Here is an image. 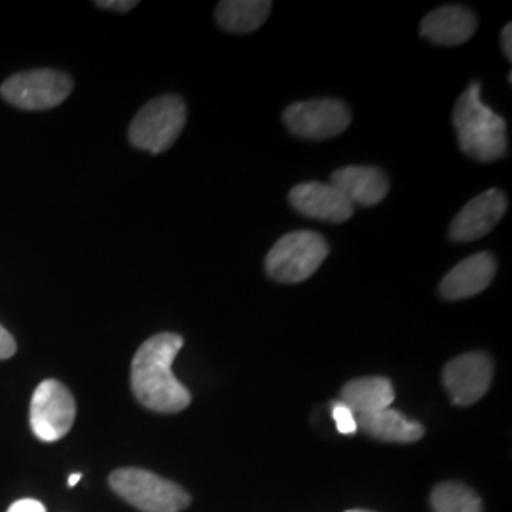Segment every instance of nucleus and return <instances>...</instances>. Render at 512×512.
<instances>
[{"instance_id":"nucleus-15","label":"nucleus","mask_w":512,"mask_h":512,"mask_svg":"<svg viewBox=\"0 0 512 512\" xmlns=\"http://www.w3.org/2000/svg\"><path fill=\"white\" fill-rule=\"evenodd\" d=\"M357 427L372 439L399 444L416 442L425 435V429L420 421L410 420L393 408L357 416Z\"/></svg>"},{"instance_id":"nucleus-14","label":"nucleus","mask_w":512,"mask_h":512,"mask_svg":"<svg viewBox=\"0 0 512 512\" xmlns=\"http://www.w3.org/2000/svg\"><path fill=\"white\" fill-rule=\"evenodd\" d=\"M478 21L465 6H440L421 21V37L439 46H458L475 35Z\"/></svg>"},{"instance_id":"nucleus-8","label":"nucleus","mask_w":512,"mask_h":512,"mask_svg":"<svg viewBox=\"0 0 512 512\" xmlns=\"http://www.w3.org/2000/svg\"><path fill=\"white\" fill-rule=\"evenodd\" d=\"M283 120L294 135L308 141H325L348 129L351 112L344 101L313 99L287 107Z\"/></svg>"},{"instance_id":"nucleus-6","label":"nucleus","mask_w":512,"mask_h":512,"mask_svg":"<svg viewBox=\"0 0 512 512\" xmlns=\"http://www.w3.org/2000/svg\"><path fill=\"white\" fill-rule=\"evenodd\" d=\"M73 78L54 69L14 74L0 86L6 103L23 110H48L61 105L73 92Z\"/></svg>"},{"instance_id":"nucleus-21","label":"nucleus","mask_w":512,"mask_h":512,"mask_svg":"<svg viewBox=\"0 0 512 512\" xmlns=\"http://www.w3.org/2000/svg\"><path fill=\"white\" fill-rule=\"evenodd\" d=\"M97 8H103V10H116V12H129L137 6L135 0H105V2H95Z\"/></svg>"},{"instance_id":"nucleus-12","label":"nucleus","mask_w":512,"mask_h":512,"mask_svg":"<svg viewBox=\"0 0 512 512\" xmlns=\"http://www.w3.org/2000/svg\"><path fill=\"white\" fill-rule=\"evenodd\" d=\"M497 262L490 253H476L454 266L440 281L439 293L444 300H465L486 291L494 281Z\"/></svg>"},{"instance_id":"nucleus-18","label":"nucleus","mask_w":512,"mask_h":512,"mask_svg":"<svg viewBox=\"0 0 512 512\" xmlns=\"http://www.w3.org/2000/svg\"><path fill=\"white\" fill-rule=\"evenodd\" d=\"M431 505L435 512H484L480 497L459 482L439 484L431 494Z\"/></svg>"},{"instance_id":"nucleus-23","label":"nucleus","mask_w":512,"mask_h":512,"mask_svg":"<svg viewBox=\"0 0 512 512\" xmlns=\"http://www.w3.org/2000/svg\"><path fill=\"white\" fill-rule=\"evenodd\" d=\"M511 25H505L503 33H501V48H503V54L511 61L512 59V48H511Z\"/></svg>"},{"instance_id":"nucleus-20","label":"nucleus","mask_w":512,"mask_h":512,"mask_svg":"<svg viewBox=\"0 0 512 512\" xmlns=\"http://www.w3.org/2000/svg\"><path fill=\"white\" fill-rule=\"evenodd\" d=\"M16 351H18V344H16L14 336L0 325V361L14 357Z\"/></svg>"},{"instance_id":"nucleus-19","label":"nucleus","mask_w":512,"mask_h":512,"mask_svg":"<svg viewBox=\"0 0 512 512\" xmlns=\"http://www.w3.org/2000/svg\"><path fill=\"white\" fill-rule=\"evenodd\" d=\"M332 420H334L336 429L342 435H355L359 431L357 416L342 401L340 403H332Z\"/></svg>"},{"instance_id":"nucleus-22","label":"nucleus","mask_w":512,"mask_h":512,"mask_svg":"<svg viewBox=\"0 0 512 512\" xmlns=\"http://www.w3.org/2000/svg\"><path fill=\"white\" fill-rule=\"evenodd\" d=\"M8 512H46V507L37 499H19L10 505Z\"/></svg>"},{"instance_id":"nucleus-25","label":"nucleus","mask_w":512,"mask_h":512,"mask_svg":"<svg viewBox=\"0 0 512 512\" xmlns=\"http://www.w3.org/2000/svg\"><path fill=\"white\" fill-rule=\"evenodd\" d=\"M346 512H372V511H363V509H353V511H346Z\"/></svg>"},{"instance_id":"nucleus-4","label":"nucleus","mask_w":512,"mask_h":512,"mask_svg":"<svg viewBox=\"0 0 512 512\" xmlns=\"http://www.w3.org/2000/svg\"><path fill=\"white\" fill-rule=\"evenodd\" d=\"M109 484L114 494L139 511L181 512L190 505V495L179 484L145 469H118Z\"/></svg>"},{"instance_id":"nucleus-5","label":"nucleus","mask_w":512,"mask_h":512,"mask_svg":"<svg viewBox=\"0 0 512 512\" xmlns=\"http://www.w3.org/2000/svg\"><path fill=\"white\" fill-rule=\"evenodd\" d=\"M329 256V243L317 232H291L277 239L266 256V272L279 283H302Z\"/></svg>"},{"instance_id":"nucleus-1","label":"nucleus","mask_w":512,"mask_h":512,"mask_svg":"<svg viewBox=\"0 0 512 512\" xmlns=\"http://www.w3.org/2000/svg\"><path fill=\"white\" fill-rule=\"evenodd\" d=\"M183 344L181 334L160 332L148 338L131 361L133 395L152 412L177 414L192 403L190 391L173 374V361Z\"/></svg>"},{"instance_id":"nucleus-24","label":"nucleus","mask_w":512,"mask_h":512,"mask_svg":"<svg viewBox=\"0 0 512 512\" xmlns=\"http://www.w3.org/2000/svg\"><path fill=\"white\" fill-rule=\"evenodd\" d=\"M80 480H82V475H80V473L69 476V488H74V486H76Z\"/></svg>"},{"instance_id":"nucleus-10","label":"nucleus","mask_w":512,"mask_h":512,"mask_svg":"<svg viewBox=\"0 0 512 512\" xmlns=\"http://www.w3.org/2000/svg\"><path fill=\"white\" fill-rule=\"evenodd\" d=\"M507 211V198L501 190L492 188L467 203L450 226V238L469 243L488 236Z\"/></svg>"},{"instance_id":"nucleus-13","label":"nucleus","mask_w":512,"mask_h":512,"mask_svg":"<svg viewBox=\"0 0 512 512\" xmlns=\"http://www.w3.org/2000/svg\"><path fill=\"white\" fill-rule=\"evenodd\" d=\"M330 184L336 186L349 203L372 207L384 202L389 192V179L382 169L372 165H348L332 173Z\"/></svg>"},{"instance_id":"nucleus-7","label":"nucleus","mask_w":512,"mask_h":512,"mask_svg":"<svg viewBox=\"0 0 512 512\" xmlns=\"http://www.w3.org/2000/svg\"><path fill=\"white\" fill-rule=\"evenodd\" d=\"M31 429L42 442H57L69 435L76 420V401L67 385L57 380L38 384L31 399Z\"/></svg>"},{"instance_id":"nucleus-2","label":"nucleus","mask_w":512,"mask_h":512,"mask_svg":"<svg viewBox=\"0 0 512 512\" xmlns=\"http://www.w3.org/2000/svg\"><path fill=\"white\" fill-rule=\"evenodd\" d=\"M454 128L461 150L478 162H495L507 152V122L480 99L473 82L454 107Z\"/></svg>"},{"instance_id":"nucleus-17","label":"nucleus","mask_w":512,"mask_h":512,"mask_svg":"<svg viewBox=\"0 0 512 512\" xmlns=\"http://www.w3.org/2000/svg\"><path fill=\"white\" fill-rule=\"evenodd\" d=\"M272 12L268 0H224L215 10L217 23L228 33L247 35L260 29Z\"/></svg>"},{"instance_id":"nucleus-11","label":"nucleus","mask_w":512,"mask_h":512,"mask_svg":"<svg viewBox=\"0 0 512 512\" xmlns=\"http://www.w3.org/2000/svg\"><path fill=\"white\" fill-rule=\"evenodd\" d=\"M289 200L304 217L323 222H346L355 211L348 198L330 183L298 184L291 190Z\"/></svg>"},{"instance_id":"nucleus-3","label":"nucleus","mask_w":512,"mask_h":512,"mask_svg":"<svg viewBox=\"0 0 512 512\" xmlns=\"http://www.w3.org/2000/svg\"><path fill=\"white\" fill-rule=\"evenodd\" d=\"M186 124V105L179 95H162L139 110L129 126V143L160 154L179 139Z\"/></svg>"},{"instance_id":"nucleus-16","label":"nucleus","mask_w":512,"mask_h":512,"mask_svg":"<svg viewBox=\"0 0 512 512\" xmlns=\"http://www.w3.org/2000/svg\"><path fill=\"white\" fill-rule=\"evenodd\" d=\"M395 401V389L387 378L372 376L351 380L342 389V403L348 406L355 416H365L384 408H391Z\"/></svg>"},{"instance_id":"nucleus-9","label":"nucleus","mask_w":512,"mask_h":512,"mask_svg":"<svg viewBox=\"0 0 512 512\" xmlns=\"http://www.w3.org/2000/svg\"><path fill=\"white\" fill-rule=\"evenodd\" d=\"M494 380V361L488 353L473 351L452 359L442 370V382L456 406L478 403Z\"/></svg>"}]
</instances>
